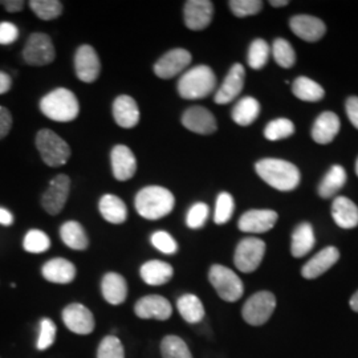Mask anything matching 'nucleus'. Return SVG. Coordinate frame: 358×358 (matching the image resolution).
Wrapping results in <instances>:
<instances>
[{
	"label": "nucleus",
	"mask_w": 358,
	"mask_h": 358,
	"mask_svg": "<svg viewBox=\"0 0 358 358\" xmlns=\"http://www.w3.org/2000/svg\"><path fill=\"white\" fill-rule=\"evenodd\" d=\"M136 210L145 219L158 220L169 215L174 206L176 198L165 187L148 186L136 196Z\"/></svg>",
	"instance_id": "2"
},
{
	"label": "nucleus",
	"mask_w": 358,
	"mask_h": 358,
	"mask_svg": "<svg viewBox=\"0 0 358 358\" xmlns=\"http://www.w3.org/2000/svg\"><path fill=\"white\" fill-rule=\"evenodd\" d=\"M101 291H103V299L109 304L120 306L127 300L128 284L125 278H122L120 273L109 272L103 278Z\"/></svg>",
	"instance_id": "26"
},
{
	"label": "nucleus",
	"mask_w": 358,
	"mask_h": 358,
	"mask_svg": "<svg viewBox=\"0 0 358 358\" xmlns=\"http://www.w3.org/2000/svg\"><path fill=\"white\" fill-rule=\"evenodd\" d=\"M356 173H357V176H358V158H357V162H356Z\"/></svg>",
	"instance_id": "55"
},
{
	"label": "nucleus",
	"mask_w": 358,
	"mask_h": 358,
	"mask_svg": "<svg viewBox=\"0 0 358 358\" xmlns=\"http://www.w3.org/2000/svg\"><path fill=\"white\" fill-rule=\"evenodd\" d=\"M17 38H19L17 27L8 22L0 23V45H10L15 43Z\"/></svg>",
	"instance_id": "47"
},
{
	"label": "nucleus",
	"mask_w": 358,
	"mask_h": 358,
	"mask_svg": "<svg viewBox=\"0 0 358 358\" xmlns=\"http://www.w3.org/2000/svg\"><path fill=\"white\" fill-rule=\"evenodd\" d=\"M208 213H210V210H208V206L206 203H195L187 213L186 224L192 230L202 229L205 226L206 222H207Z\"/></svg>",
	"instance_id": "46"
},
{
	"label": "nucleus",
	"mask_w": 358,
	"mask_h": 358,
	"mask_svg": "<svg viewBox=\"0 0 358 358\" xmlns=\"http://www.w3.org/2000/svg\"><path fill=\"white\" fill-rule=\"evenodd\" d=\"M185 23L192 31H202L208 27L214 15V4L210 0H189L183 8Z\"/></svg>",
	"instance_id": "15"
},
{
	"label": "nucleus",
	"mask_w": 358,
	"mask_h": 358,
	"mask_svg": "<svg viewBox=\"0 0 358 358\" xmlns=\"http://www.w3.org/2000/svg\"><path fill=\"white\" fill-rule=\"evenodd\" d=\"M332 217L338 227L355 229L358 226V207L346 196H337L332 203Z\"/></svg>",
	"instance_id": "25"
},
{
	"label": "nucleus",
	"mask_w": 358,
	"mask_h": 358,
	"mask_svg": "<svg viewBox=\"0 0 358 358\" xmlns=\"http://www.w3.org/2000/svg\"><path fill=\"white\" fill-rule=\"evenodd\" d=\"M276 308V297L268 291H260L252 294L242 309L244 321L252 327H260L271 319Z\"/></svg>",
	"instance_id": "7"
},
{
	"label": "nucleus",
	"mask_w": 358,
	"mask_h": 358,
	"mask_svg": "<svg viewBox=\"0 0 358 358\" xmlns=\"http://www.w3.org/2000/svg\"><path fill=\"white\" fill-rule=\"evenodd\" d=\"M41 273L45 280L55 284H69L76 278V267L72 262L56 257L48 260L41 269Z\"/></svg>",
	"instance_id": "22"
},
{
	"label": "nucleus",
	"mask_w": 358,
	"mask_h": 358,
	"mask_svg": "<svg viewBox=\"0 0 358 358\" xmlns=\"http://www.w3.org/2000/svg\"><path fill=\"white\" fill-rule=\"evenodd\" d=\"M179 315L189 324H198L205 317V307L198 296L192 294L180 296L177 301Z\"/></svg>",
	"instance_id": "31"
},
{
	"label": "nucleus",
	"mask_w": 358,
	"mask_h": 358,
	"mask_svg": "<svg viewBox=\"0 0 358 358\" xmlns=\"http://www.w3.org/2000/svg\"><path fill=\"white\" fill-rule=\"evenodd\" d=\"M349 304H350V308H352L355 312H358V291L352 296Z\"/></svg>",
	"instance_id": "53"
},
{
	"label": "nucleus",
	"mask_w": 358,
	"mask_h": 358,
	"mask_svg": "<svg viewBox=\"0 0 358 358\" xmlns=\"http://www.w3.org/2000/svg\"><path fill=\"white\" fill-rule=\"evenodd\" d=\"M269 3H271V6H273V7H284V6L288 4L287 0H271Z\"/></svg>",
	"instance_id": "54"
},
{
	"label": "nucleus",
	"mask_w": 358,
	"mask_h": 358,
	"mask_svg": "<svg viewBox=\"0 0 358 358\" xmlns=\"http://www.w3.org/2000/svg\"><path fill=\"white\" fill-rule=\"evenodd\" d=\"M60 236L65 245L76 251H84L90 245V239L84 227L75 220L65 222L60 229Z\"/></svg>",
	"instance_id": "30"
},
{
	"label": "nucleus",
	"mask_w": 358,
	"mask_h": 358,
	"mask_svg": "<svg viewBox=\"0 0 358 358\" xmlns=\"http://www.w3.org/2000/svg\"><path fill=\"white\" fill-rule=\"evenodd\" d=\"M266 254V243L262 239L257 238H244L242 239L234 255V263L236 268L244 273H251L263 262V257Z\"/></svg>",
	"instance_id": "8"
},
{
	"label": "nucleus",
	"mask_w": 358,
	"mask_h": 358,
	"mask_svg": "<svg viewBox=\"0 0 358 358\" xmlns=\"http://www.w3.org/2000/svg\"><path fill=\"white\" fill-rule=\"evenodd\" d=\"M256 173L271 187L280 192H292L300 183V171L294 164L276 159L266 158L256 164Z\"/></svg>",
	"instance_id": "1"
},
{
	"label": "nucleus",
	"mask_w": 358,
	"mask_h": 358,
	"mask_svg": "<svg viewBox=\"0 0 358 358\" xmlns=\"http://www.w3.org/2000/svg\"><path fill=\"white\" fill-rule=\"evenodd\" d=\"M13 87V78L6 72H0V94L7 93Z\"/></svg>",
	"instance_id": "51"
},
{
	"label": "nucleus",
	"mask_w": 358,
	"mask_h": 358,
	"mask_svg": "<svg viewBox=\"0 0 358 358\" xmlns=\"http://www.w3.org/2000/svg\"><path fill=\"white\" fill-rule=\"evenodd\" d=\"M13 223V214L6 210V208H0V224H4V226H11Z\"/></svg>",
	"instance_id": "52"
},
{
	"label": "nucleus",
	"mask_w": 358,
	"mask_h": 358,
	"mask_svg": "<svg viewBox=\"0 0 358 358\" xmlns=\"http://www.w3.org/2000/svg\"><path fill=\"white\" fill-rule=\"evenodd\" d=\"M278 217V213L272 210H250L241 217L238 227L242 232L263 234L273 229Z\"/></svg>",
	"instance_id": "16"
},
{
	"label": "nucleus",
	"mask_w": 358,
	"mask_h": 358,
	"mask_svg": "<svg viewBox=\"0 0 358 358\" xmlns=\"http://www.w3.org/2000/svg\"><path fill=\"white\" fill-rule=\"evenodd\" d=\"M182 125L196 134H213L217 131V120L203 106H192L182 115Z\"/></svg>",
	"instance_id": "17"
},
{
	"label": "nucleus",
	"mask_w": 358,
	"mask_h": 358,
	"mask_svg": "<svg viewBox=\"0 0 358 358\" xmlns=\"http://www.w3.org/2000/svg\"><path fill=\"white\" fill-rule=\"evenodd\" d=\"M36 148L45 165L59 167L65 165L71 158V148L53 130L43 129L36 136Z\"/></svg>",
	"instance_id": "5"
},
{
	"label": "nucleus",
	"mask_w": 358,
	"mask_h": 358,
	"mask_svg": "<svg viewBox=\"0 0 358 358\" xmlns=\"http://www.w3.org/2000/svg\"><path fill=\"white\" fill-rule=\"evenodd\" d=\"M64 325L71 331L80 336H87L94 331V317L88 308L78 303L69 304L63 310Z\"/></svg>",
	"instance_id": "12"
},
{
	"label": "nucleus",
	"mask_w": 358,
	"mask_h": 358,
	"mask_svg": "<svg viewBox=\"0 0 358 358\" xmlns=\"http://www.w3.org/2000/svg\"><path fill=\"white\" fill-rule=\"evenodd\" d=\"M56 324L51 319H43L40 321V334H38V349L45 350L51 348L56 340Z\"/></svg>",
	"instance_id": "45"
},
{
	"label": "nucleus",
	"mask_w": 358,
	"mask_h": 358,
	"mask_svg": "<svg viewBox=\"0 0 358 358\" xmlns=\"http://www.w3.org/2000/svg\"><path fill=\"white\" fill-rule=\"evenodd\" d=\"M71 192V179L65 174H59L52 179L48 189L43 194V208L51 214L57 215L63 211Z\"/></svg>",
	"instance_id": "10"
},
{
	"label": "nucleus",
	"mask_w": 358,
	"mask_h": 358,
	"mask_svg": "<svg viewBox=\"0 0 358 358\" xmlns=\"http://www.w3.org/2000/svg\"><path fill=\"white\" fill-rule=\"evenodd\" d=\"M28 4L41 20H53L63 13V3L59 0H31Z\"/></svg>",
	"instance_id": "36"
},
{
	"label": "nucleus",
	"mask_w": 358,
	"mask_h": 358,
	"mask_svg": "<svg viewBox=\"0 0 358 358\" xmlns=\"http://www.w3.org/2000/svg\"><path fill=\"white\" fill-rule=\"evenodd\" d=\"M340 131V118L333 112L321 113L313 124L312 138L320 145H327L336 138Z\"/></svg>",
	"instance_id": "24"
},
{
	"label": "nucleus",
	"mask_w": 358,
	"mask_h": 358,
	"mask_svg": "<svg viewBox=\"0 0 358 358\" xmlns=\"http://www.w3.org/2000/svg\"><path fill=\"white\" fill-rule=\"evenodd\" d=\"M23 247L27 252L31 254H43L51 247L50 236L40 230H31L27 232Z\"/></svg>",
	"instance_id": "40"
},
{
	"label": "nucleus",
	"mask_w": 358,
	"mask_h": 358,
	"mask_svg": "<svg viewBox=\"0 0 358 358\" xmlns=\"http://www.w3.org/2000/svg\"><path fill=\"white\" fill-rule=\"evenodd\" d=\"M97 358H125L122 343L115 336H106L100 343Z\"/></svg>",
	"instance_id": "42"
},
{
	"label": "nucleus",
	"mask_w": 358,
	"mask_h": 358,
	"mask_svg": "<svg viewBox=\"0 0 358 358\" xmlns=\"http://www.w3.org/2000/svg\"><path fill=\"white\" fill-rule=\"evenodd\" d=\"M208 280L217 291V296L224 301L235 303L243 296V282L234 271L224 266L214 264L208 272Z\"/></svg>",
	"instance_id": "6"
},
{
	"label": "nucleus",
	"mask_w": 358,
	"mask_h": 358,
	"mask_svg": "<svg viewBox=\"0 0 358 358\" xmlns=\"http://www.w3.org/2000/svg\"><path fill=\"white\" fill-rule=\"evenodd\" d=\"M3 4L8 13H19L24 8L23 0H7V1H3Z\"/></svg>",
	"instance_id": "50"
},
{
	"label": "nucleus",
	"mask_w": 358,
	"mask_h": 358,
	"mask_svg": "<svg viewBox=\"0 0 358 358\" xmlns=\"http://www.w3.org/2000/svg\"><path fill=\"white\" fill-rule=\"evenodd\" d=\"M141 278L149 285H164L171 280L174 269L165 262L161 260H149L141 267Z\"/></svg>",
	"instance_id": "27"
},
{
	"label": "nucleus",
	"mask_w": 358,
	"mask_h": 358,
	"mask_svg": "<svg viewBox=\"0 0 358 358\" xmlns=\"http://www.w3.org/2000/svg\"><path fill=\"white\" fill-rule=\"evenodd\" d=\"M232 13L238 17H247L260 13L263 1L260 0H231L229 3Z\"/></svg>",
	"instance_id": "43"
},
{
	"label": "nucleus",
	"mask_w": 358,
	"mask_h": 358,
	"mask_svg": "<svg viewBox=\"0 0 358 358\" xmlns=\"http://www.w3.org/2000/svg\"><path fill=\"white\" fill-rule=\"evenodd\" d=\"M113 117L121 128L131 129L140 122V109L134 99L122 94L113 103Z\"/></svg>",
	"instance_id": "23"
},
{
	"label": "nucleus",
	"mask_w": 358,
	"mask_h": 358,
	"mask_svg": "<svg viewBox=\"0 0 358 358\" xmlns=\"http://www.w3.org/2000/svg\"><path fill=\"white\" fill-rule=\"evenodd\" d=\"M234 210H235V203H234L232 195L229 192H220L217 195L214 222L217 224L227 223L234 214Z\"/></svg>",
	"instance_id": "41"
},
{
	"label": "nucleus",
	"mask_w": 358,
	"mask_h": 358,
	"mask_svg": "<svg viewBox=\"0 0 358 358\" xmlns=\"http://www.w3.org/2000/svg\"><path fill=\"white\" fill-rule=\"evenodd\" d=\"M294 133V125L292 121L287 118H278L271 121L264 129V137L268 141H279L291 137Z\"/></svg>",
	"instance_id": "38"
},
{
	"label": "nucleus",
	"mask_w": 358,
	"mask_h": 358,
	"mask_svg": "<svg viewBox=\"0 0 358 358\" xmlns=\"http://www.w3.org/2000/svg\"><path fill=\"white\" fill-rule=\"evenodd\" d=\"M346 115L355 128L358 129V97H349L346 101Z\"/></svg>",
	"instance_id": "49"
},
{
	"label": "nucleus",
	"mask_w": 358,
	"mask_h": 358,
	"mask_svg": "<svg viewBox=\"0 0 358 358\" xmlns=\"http://www.w3.org/2000/svg\"><path fill=\"white\" fill-rule=\"evenodd\" d=\"M269 53H271V47L268 43L263 38H256L251 43L248 50V59H247L248 65L255 71L262 69L268 62Z\"/></svg>",
	"instance_id": "37"
},
{
	"label": "nucleus",
	"mask_w": 358,
	"mask_h": 358,
	"mask_svg": "<svg viewBox=\"0 0 358 358\" xmlns=\"http://www.w3.org/2000/svg\"><path fill=\"white\" fill-rule=\"evenodd\" d=\"M100 213L103 219L113 224H122L128 217V208L125 202L113 194H106L100 199Z\"/></svg>",
	"instance_id": "28"
},
{
	"label": "nucleus",
	"mask_w": 358,
	"mask_h": 358,
	"mask_svg": "<svg viewBox=\"0 0 358 358\" xmlns=\"http://www.w3.org/2000/svg\"><path fill=\"white\" fill-rule=\"evenodd\" d=\"M55 57L56 52L48 35L36 32L28 38L26 47L23 50V59L27 64L43 66L53 63Z\"/></svg>",
	"instance_id": "9"
},
{
	"label": "nucleus",
	"mask_w": 358,
	"mask_h": 358,
	"mask_svg": "<svg viewBox=\"0 0 358 358\" xmlns=\"http://www.w3.org/2000/svg\"><path fill=\"white\" fill-rule=\"evenodd\" d=\"M260 115V103L254 97H244L239 100L232 109L231 117L235 124L241 127H248L254 124Z\"/></svg>",
	"instance_id": "32"
},
{
	"label": "nucleus",
	"mask_w": 358,
	"mask_h": 358,
	"mask_svg": "<svg viewBox=\"0 0 358 358\" xmlns=\"http://www.w3.org/2000/svg\"><path fill=\"white\" fill-rule=\"evenodd\" d=\"M217 87V76L207 65L189 69L178 81L179 96L185 100H199L210 96Z\"/></svg>",
	"instance_id": "3"
},
{
	"label": "nucleus",
	"mask_w": 358,
	"mask_h": 358,
	"mask_svg": "<svg viewBox=\"0 0 358 358\" xmlns=\"http://www.w3.org/2000/svg\"><path fill=\"white\" fill-rule=\"evenodd\" d=\"M152 244L158 251L166 255H173L178 251V244L176 242V239L166 231L154 232L152 235Z\"/></svg>",
	"instance_id": "44"
},
{
	"label": "nucleus",
	"mask_w": 358,
	"mask_h": 358,
	"mask_svg": "<svg viewBox=\"0 0 358 358\" xmlns=\"http://www.w3.org/2000/svg\"><path fill=\"white\" fill-rule=\"evenodd\" d=\"M244 77H245V71H244L243 65H232L223 84L220 85V88L215 93V99H214L215 103L219 105H226V103L234 101L243 90Z\"/></svg>",
	"instance_id": "19"
},
{
	"label": "nucleus",
	"mask_w": 358,
	"mask_h": 358,
	"mask_svg": "<svg viewBox=\"0 0 358 358\" xmlns=\"http://www.w3.org/2000/svg\"><path fill=\"white\" fill-rule=\"evenodd\" d=\"M40 110L52 121L69 122L76 120L80 105L72 90L57 88L41 99Z\"/></svg>",
	"instance_id": "4"
},
{
	"label": "nucleus",
	"mask_w": 358,
	"mask_h": 358,
	"mask_svg": "<svg viewBox=\"0 0 358 358\" xmlns=\"http://www.w3.org/2000/svg\"><path fill=\"white\" fill-rule=\"evenodd\" d=\"M292 93L299 100L308 101V103L320 101L321 99L325 96V92L320 84H317L316 81L308 77H297L294 80L292 84Z\"/></svg>",
	"instance_id": "33"
},
{
	"label": "nucleus",
	"mask_w": 358,
	"mask_h": 358,
	"mask_svg": "<svg viewBox=\"0 0 358 358\" xmlns=\"http://www.w3.org/2000/svg\"><path fill=\"white\" fill-rule=\"evenodd\" d=\"M136 315L143 320L165 321L171 317L173 307L170 301L158 294H150L140 299L134 307Z\"/></svg>",
	"instance_id": "13"
},
{
	"label": "nucleus",
	"mask_w": 358,
	"mask_h": 358,
	"mask_svg": "<svg viewBox=\"0 0 358 358\" xmlns=\"http://www.w3.org/2000/svg\"><path fill=\"white\" fill-rule=\"evenodd\" d=\"M112 169L113 176L117 180H129L137 171V161L133 152L125 145H117L113 148L112 154Z\"/></svg>",
	"instance_id": "20"
},
{
	"label": "nucleus",
	"mask_w": 358,
	"mask_h": 358,
	"mask_svg": "<svg viewBox=\"0 0 358 358\" xmlns=\"http://www.w3.org/2000/svg\"><path fill=\"white\" fill-rule=\"evenodd\" d=\"M340 251L336 247H327L321 250L319 254L313 256L301 269V275L304 279L312 280L321 275H324L329 268L338 262Z\"/></svg>",
	"instance_id": "21"
},
{
	"label": "nucleus",
	"mask_w": 358,
	"mask_h": 358,
	"mask_svg": "<svg viewBox=\"0 0 358 358\" xmlns=\"http://www.w3.org/2000/svg\"><path fill=\"white\" fill-rule=\"evenodd\" d=\"M192 63V53L183 48H176L165 53L154 65V73L159 78H173Z\"/></svg>",
	"instance_id": "11"
},
{
	"label": "nucleus",
	"mask_w": 358,
	"mask_h": 358,
	"mask_svg": "<svg viewBox=\"0 0 358 358\" xmlns=\"http://www.w3.org/2000/svg\"><path fill=\"white\" fill-rule=\"evenodd\" d=\"M346 183L345 169L340 165H334L331 167V170L327 173V176L321 180L319 186V194L321 198L328 199L333 196L337 192L343 189V186Z\"/></svg>",
	"instance_id": "34"
},
{
	"label": "nucleus",
	"mask_w": 358,
	"mask_h": 358,
	"mask_svg": "<svg viewBox=\"0 0 358 358\" xmlns=\"http://www.w3.org/2000/svg\"><path fill=\"white\" fill-rule=\"evenodd\" d=\"M13 128V115L4 106H0V140L7 137Z\"/></svg>",
	"instance_id": "48"
},
{
	"label": "nucleus",
	"mask_w": 358,
	"mask_h": 358,
	"mask_svg": "<svg viewBox=\"0 0 358 358\" xmlns=\"http://www.w3.org/2000/svg\"><path fill=\"white\" fill-rule=\"evenodd\" d=\"M272 55L278 64L282 68H291L296 63V53L292 45L284 40V38H276L272 45Z\"/></svg>",
	"instance_id": "39"
},
{
	"label": "nucleus",
	"mask_w": 358,
	"mask_h": 358,
	"mask_svg": "<svg viewBox=\"0 0 358 358\" xmlns=\"http://www.w3.org/2000/svg\"><path fill=\"white\" fill-rule=\"evenodd\" d=\"M162 358H192L187 344L178 336H166L161 343Z\"/></svg>",
	"instance_id": "35"
},
{
	"label": "nucleus",
	"mask_w": 358,
	"mask_h": 358,
	"mask_svg": "<svg viewBox=\"0 0 358 358\" xmlns=\"http://www.w3.org/2000/svg\"><path fill=\"white\" fill-rule=\"evenodd\" d=\"M316 239L315 232L309 223H301L294 229L291 243V254L294 257H303L307 255L315 247Z\"/></svg>",
	"instance_id": "29"
},
{
	"label": "nucleus",
	"mask_w": 358,
	"mask_h": 358,
	"mask_svg": "<svg viewBox=\"0 0 358 358\" xmlns=\"http://www.w3.org/2000/svg\"><path fill=\"white\" fill-rule=\"evenodd\" d=\"M75 71L78 80L94 83L101 72V64L97 52L92 45H81L75 55Z\"/></svg>",
	"instance_id": "14"
},
{
	"label": "nucleus",
	"mask_w": 358,
	"mask_h": 358,
	"mask_svg": "<svg viewBox=\"0 0 358 358\" xmlns=\"http://www.w3.org/2000/svg\"><path fill=\"white\" fill-rule=\"evenodd\" d=\"M289 27L297 38L309 43L319 41L327 32L324 22L310 15H296L289 20Z\"/></svg>",
	"instance_id": "18"
}]
</instances>
